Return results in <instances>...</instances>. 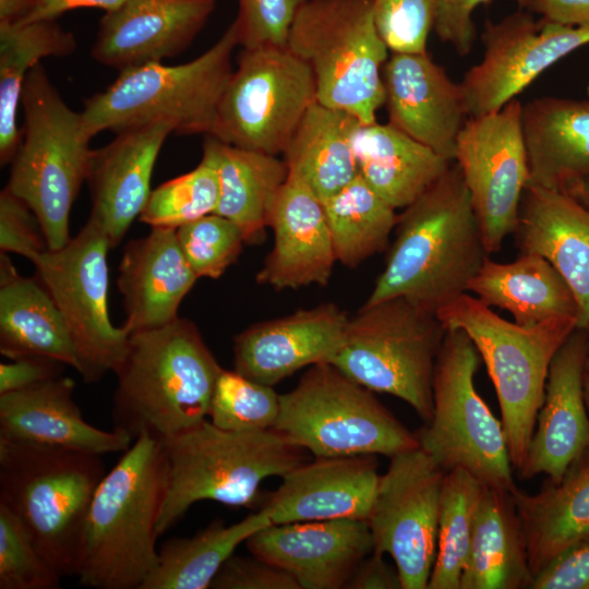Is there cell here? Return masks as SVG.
Here are the masks:
<instances>
[{
  "label": "cell",
  "instance_id": "1",
  "mask_svg": "<svg viewBox=\"0 0 589 589\" xmlns=\"http://www.w3.org/2000/svg\"><path fill=\"white\" fill-rule=\"evenodd\" d=\"M383 272L363 305L402 297L437 313L489 257L469 191L454 163L402 208Z\"/></svg>",
  "mask_w": 589,
  "mask_h": 589
},
{
  "label": "cell",
  "instance_id": "2",
  "mask_svg": "<svg viewBox=\"0 0 589 589\" xmlns=\"http://www.w3.org/2000/svg\"><path fill=\"white\" fill-rule=\"evenodd\" d=\"M220 370L190 320L131 333L113 371V430L163 442L199 424L208 418Z\"/></svg>",
  "mask_w": 589,
  "mask_h": 589
},
{
  "label": "cell",
  "instance_id": "3",
  "mask_svg": "<svg viewBox=\"0 0 589 589\" xmlns=\"http://www.w3.org/2000/svg\"><path fill=\"white\" fill-rule=\"evenodd\" d=\"M167 489L161 443L135 438L89 504L76 576L96 589H141L158 562L157 521Z\"/></svg>",
  "mask_w": 589,
  "mask_h": 589
},
{
  "label": "cell",
  "instance_id": "4",
  "mask_svg": "<svg viewBox=\"0 0 589 589\" xmlns=\"http://www.w3.org/2000/svg\"><path fill=\"white\" fill-rule=\"evenodd\" d=\"M105 473L99 455L0 438V504L62 578L76 576L85 519Z\"/></svg>",
  "mask_w": 589,
  "mask_h": 589
},
{
  "label": "cell",
  "instance_id": "5",
  "mask_svg": "<svg viewBox=\"0 0 589 589\" xmlns=\"http://www.w3.org/2000/svg\"><path fill=\"white\" fill-rule=\"evenodd\" d=\"M161 443L167 489L157 521L158 537L200 501L249 507L269 477H284L306 461L305 449L276 430H223L208 419Z\"/></svg>",
  "mask_w": 589,
  "mask_h": 589
},
{
  "label": "cell",
  "instance_id": "6",
  "mask_svg": "<svg viewBox=\"0 0 589 589\" xmlns=\"http://www.w3.org/2000/svg\"><path fill=\"white\" fill-rule=\"evenodd\" d=\"M22 141L5 188L35 214L48 250L70 240L73 203L86 181L93 149L82 112L72 110L40 63L28 72L21 97Z\"/></svg>",
  "mask_w": 589,
  "mask_h": 589
},
{
  "label": "cell",
  "instance_id": "7",
  "mask_svg": "<svg viewBox=\"0 0 589 589\" xmlns=\"http://www.w3.org/2000/svg\"><path fill=\"white\" fill-rule=\"evenodd\" d=\"M446 329H462L485 364L497 396L514 471L525 466L544 400L551 362L577 328L573 316L533 326L509 322L477 297L464 293L437 311Z\"/></svg>",
  "mask_w": 589,
  "mask_h": 589
},
{
  "label": "cell",
  "instance_id": "8",
  "mask_svg": "<svg viewBox=\"0 0 589 589\" xmlns=\"http://www.w3.org/2000/svg\"><path fill=\"white\" fill-rule=\"evenodd\" d=\"M239 45L235 22L195 59L176 65L152 62L121 71L81 111L95 136L147 122L167 120L180 135L213 131L217 110L233 73L231 55Z\"/></svg>",
  "mask_w": 589,
  "mask_h": 589
},
{
  "label": "cell",
  "instance_id": "9",
  "mask_svg": "<svg viewBox=\"0 0 589 589\" xmlns=\"http://www.w3.org/2000/svg\"><path fill=\"white\" fill-rule=\"evenodd\" d=\"M287 47L311 68L318 104L362 124L376 121L388 49L375 28L372 0H306Z\"/></svg>",
  "mask_w": 589,
  "mask_h": 589
},
{
  "label": "cell",
  "instance_id": "10",
  "mask_svg": "<svg viewBox=\"0 0 589 589\" xmlns=\"http://www.w3.org/2000/svg\"><path fill=\"white\" fill-rule=\"evenodd\" d=\"M446 328L436 313L402 298L362 305L332 363L374 393L393 395L429 422L434 368Z\"/></svg>",
  "mask_w": 589,
  "mask_h": 589
},
{
  "label": "cell",
  "instance_id": "11",
  "mask_svg": "<svg viewBox=\"0 0 589 589\" xmlns=\"http://www.w3.org/2000/svg\"><path fill=\"white\" fill-rule=\"evenodd\" d=\"M273 429L314 457L390 458L419 447L416 434L374 392L328 362L310 366L291 390L280 395Z\"/></svg>",
  "mask_w": 589,
  "mask_h": 589
},
{
  "label": "cell",
  "instance_id": "12",
  "mask_svg": "<svg viewBox=\"0 0 589 589\" xmlns=\"http://www.w3.org/2000/svg\"><path fill=\"white\" fill-rule=\"evenodd\" d=\"M480 361L462 329H446L433 374L432 416L414 434L419 447L445 471L461 468L512 494L518 488L502 421L474 385Z\"/></svg>",
  "mask_w": 589,
  "mask_h": 589
},
{
  "label": "cell",
  "instance_id": "13",
  "mask_svg": "<svg viewBox=\"0 0 589 589\" xmlns=\"http://www.w3.org/2000/svg\"><path fill=\"white\" fill-rule=\"evenodd\" d=\"M315 101L313 72L288 47L242 49L209 135L278 156Z\"/></svg>",
  "mask_w": 589,
  "mask_h": 589
},
{
  "label": "cell",
  "instance_id": "14",
  "mask_svg": "<svg viewBox=\"0 0 589 589\" xmlns=\"http://www.w3.org/2000/svg\"><path fill=\"white\" fill-rule=\"evenodd\" d=\"M111 249L105 231L87 220L70 242L33 263L36 278L56 302L81 360L85 383H96L122 360L130 332L112 325L108 310Z\"/></svg>",
  "mask_w": 589,
  "mask_h": 589
},
{
  "label": "cell",
  "instance_id": "15",
  "mask_svg": "<svg viewBox=\"0 0 589 589\" xmlns=\"http://www.w3.org/2000/svg\"><path fill=\"white\" fill-rule=\"evenodd\" d=\"M389 459L365 520L373 550L393 558L402 589H428L447 471L420 447Z\"/></svg>",
  "mask_w": 589,
  "mask_h": 589
},
{
  "label": "cell",
  "instance_id": "16",
  "mask_svg": "<svg viewBox=\"0 0 589 589\" xmlns=\"http://www.w3.org/2000/svg\"><path fill=\"white\" fill-rule=\"evenodd\" d=\"M522 104L513 99L498 110L469 117L454 161L469 191L489 254L515 233L529 166L521 127Z\"/></svg>",
  "mask_w": 589,
  "mask_h": 589
},
{
  "label": "cell",
  "instance_id": "17",
  "mask_svg": "<svg viewBox=\"0 0 589 589\" xmlns=\"http://www.w3.org/2000/svg\"><path fill=\"white\" fill-rule=\"evenodd\" d=\"M481 38L483 57L459 83L469 117L501 109L555 62L589 44V26L536 20L520 10L486 20Z\"/></svg>",
  "mask_w": 589,
  "mask_h": 589
},
{
  "label": "cell",
  "instance_id": "18",
  "mask_svg": "<svg viewBox=\"0 0 589 589\" xmlns=\"http://www.w3.org/2000/svg\"><path fill=\"white\" fill-rule=\"evenodd\" d=\"M249 552L290 574L301 589H341L373 551L365 520L269 524L245 540Z\"/></svg>",
  "mask_w": 589,
  "mask_h": 589
},
{
  "label": "cell",
  "instance_id": "19",
  "mask_svg": "<svg viewBox=\"0 0 589 589\" xmlns=\"http://www.w3.org/2000/svg\"><path fill=\"white\" fill-rule=\"evenodd\" d=\"M588 357L589 334L576 328L551 362L520 478L545 474L557 482L573 465L589 456V413L584 394Z\"/></svg>",
  "mask_w": 589,
  "mask_h": 589
},
{
  "label": "cell",
  "instance_id": "20",
  "mask_svg": "<svg viewBox=\"0 0 589 589\" xmlns=\"http://www.w3.org/2000/svg\"><path fill=\"white\" fill-rule=\"evenodd\" d=\"M175 124L158 120L117 132L101 148L93 149L86 182L92 208L88 220L117 247L143 212L156 159Z\"/></svg>",
  "mask_w": 589,
  "mask_h": 589
},
{
  "label": "cell",
  "instance_id": "21",
  "mask_svg": "<svg viewBox=\"0 0 589 589\" xmlns=\"http://www.w3.org/2000/svg\"><path fill=\"white\" fill-rule=\"evenodd\" d=\"M388 123L454 161L469 118L459 83L426 53H393L383 67Z\"/></svg>",
  "mask_w": 589,
  "mask_h": 589
},
{
  "label": "cell",
  "instance_id": "22",
  "mask_svg": "<svg viewBox=\"0 0 589 589\" xmlns=\"http://www.w3.org/2000/svg\"><path fill=\"white\" fill-rule=\"evenodd\" d=\"M349 318L329 302L252 324L233 339L235 370L274 386L305 366L329 362L344 342Z\"/></svg>",
  "mask_w": 589,
  "mask_h": 589
},
{
  "label": "cell",
  "instance_id": "23",
  "mask_svg": "<svg viewBox=\"0 0 589 589\" xmlns=\"http://www.w3.org/2000/svg\"><path fill=\"white\" fill-rule=\"evenodd\" d=\"M215 8L216 0H125L101 17L92 56L119 72L173 58Z\"/></svg>",
  "mask_w": 589,
  "mask_h": 589
},
{
  "label": "cell",
  "instance_id": "24",
  "mask_svg": "<svg viewBox=\"0 0 589 589\" xmlns=\"http://www.w3.org/2000/svg\"><path fill=\"white\" fill-rule=\"evenodd\" d=\"M380 476L375 455L315 457L281 477L262 508L272 524L366 520Z\"/></svg>",
  "mask_w": 589,
  "mask_h": 589
},
{
  "label": "cell",
  "instance_id": "25",
  "mask_svg": "<svg viewBox=\"0 0 589 589\" xmlns=\"http://www.w3.org/2000/svg\"><path fill=\"white\" fill-rule=\"evenodd\" d=\"M74 382L59 376L0 395V438L95 455L123 453L132 438L89 424L73 399Z\"/></svg>",
  "mask_w": 589,
  "mask_h": 589
},
{
  "label": "cell",
  "instance_id": "26",
  "mask_svg": "<svg viewBox=\"0 0 589 589\" xmlns=\"http://www.w3.org/2000/svg\"><path fill=\"white\" fill-rule=\"evenodd\" d=\"M515 233L521 253L546 259L577 303V328L589 334V208L567 192L527 185Z\"/></svg>",
  "mask_w": 589,
  "mask_h": 589
},
{
  "label": "cell",
  "instance_id": "27",
  "mask_svg": "<svg viewBox=\"0 0 589 589\" xmlns=\"http://www.w3.org/2000/svg\"><path fill=\"white\" fill-rule=\"evenodd\" d=\"M273 248L257 283L276 290L326 286L337 262L322 202L287 179L271 212Z\"/></svg>",
  "mask_w": 589,
  "mask_h": 589
},
{
  "label": "cell",
  "instance_id": "28",
  "mask_svg": "<svg viewBox=\"0 0 589 589\" xmlns=\"http://www.w3.org/2000/svg\"><path fill=\"white\" fill-rule=\"evenodd\" d=\"M173 228H152L124 248L117 285L130 333L177 320L179 306L199 279L184 257Z\"/></svg>",
  "mask_w": 589,
  "mask_h": 589
},
{
  "label": "cell",
  "instance_id": "29",
  "mask_svg": "<svg viewBox=\"0 0 589 589\" xmlns=\"http://www.w3.org/2000/svg\"><path fill=\"white\" fill-rule=\"evenodd\" d=\"M528 185L565 192L589 178V99L541 97L522 105Z\"/></svg>",
  "mask_w": 589,
  "mask_h": 589
},
{
  "label": "cell",
  "instance_id": "30",
  "mask_svg": "<svg viewBox=\"0 0 589 589\" xmlns=\"http://www.w3.org/2000/svg\"><path fill=\"white\" fill-rule=\"evenodd\" d=\"M0 352L9 359L38 356L81 372V360L65 322L49 292L21 276L0 253Z\"/></svg>",
  "mask_w": 589,
  "mask_h": 589
},
{
  "label": "cell",
  "instance_id": "31",
  "mask_svg": "<svg viewBox=\"0 0 589 589\" xmlns=\"http://www.w3.org/2000/svg\"><path fill=\"white\" fill-rule=\"evenodd\" d=\"M525 532L529 563L536 576L552 561L589 539V456L564 477L541 490L512 493Z\"/></svg>",
  "mask_w": 589,
  "mask_h": 589
},
{
  "label": "cell",
  "instance_id": "32",
  "mask_svg": "<svg viewBox=\"0 0 589 589\" xmlns=\"http://www.w3.org/2000/svg\"><path fill=\"white\" fill-rule=\"evenodd\" d=\"M352 146L359 176L395 209L412 203L452 165L390 123H360Z\"/></svg>",
  "mask_w": 589,
  "mask_h": 589
},
{
  "label": "cell",
  "instance_id": "33",
  "mask_svg": "<svg viewBox=\"0 0 589 589\" xmlns=\"http://www.w3.org/2000/svg\"><path fill=\"white\" fill-rule=\"evenodd\" d=\"M203 154L214 163L219 181L214 211L242 231L245 243L260 242L273 205L288 179L284 159L240 148L206 135Z\"/></svg>",
  "mask_w": 589,
  "mask_h": 589
},
{
  "label": "cell",
  "instance_id": "34",
  "mask_svg": "<svg viewBox=\"0 0 589 589\" xmlns=\"http://www.w3.org/2000/svg\"><path fill=\"white\" fill-rule=\"evenodd\" d=\"M533 579L525 532L512 494L486 486L460 589H531Z\"/></svg>",
  "mask_w": 589,
  "mask_h": 589
},
{
  "label": "cell",
  "instance_id": "35",
  "mask_svg": "<svg viewBox=\"0 0 589 589\" xmlns=\"http://www.w3.org/2000/svg\"><path fill=\"white\" fill-rule=\"evenodd\" d=\"M468 292L490 308L509 312L518 325L533 326L560 316L577 320V303L567 284L537 253H521L510 263L488 257L470 281Z\"/></svg>",
  "mask_w": 589,
  "mask_h": 589
},
{
  "label": "cell",
  "instance_id": "36",
  "mask_svg": "<svg viewBox=\"0 0 589 589\" xmlns=\"http://www.w3.org/2000/svg\"><path fill=\"white\" fill-rule=\"evenodd\" d=\"M359 124L349 112L315 101L284 153L288 179L321 202L341 190L359 175L352 146Z\"/></svg>",
  "mask_w": 589,
  "mask_h": 589
},
{
  "label": "cell",
  "instance_id": "37",
  "mask_svg": "<svg viewBox=\"0 0 589 589\" xmlns=\"http://www.w3.org/2000/svg\"><path fill=\"white\" fill-rule=\"evenodd\" d=\"M55 21L27 24L0 22L1 165L12 161L22 141L16 118L28 72L44 58L64 57L76 48L73 34Z\"/></svg>",
  "mask_w": 589,
  "mask_h": 589
},
{
  "label": "cell",
  "instance_id": "38",
  "mask_svg": "<svg viewBox=\"0 0 589 589\" xmlns=\"http://www.w3.org/2000/svg\"><path fill=\"white\" fill-rule=\"evenodd\" d=\"M269 524L268 513L261 508L229 526L215 520L191 537L167 540L158 549L157 565L141 589L211 588L237 546Z\"/></svg>",
  "mask_w": 589,
  "mask_h": 589
},
{
  "label": "cell",
  "instance_id": "39",
  "mask_svg": "<svg viewBox=\"0 0 589 589\" xmlns=\"http://www.w3.org/2000/svg\"><path fill=\"white\" fill-rule=\"evenodd\" d=\"M322 204L337 262L354 268L387 249L398 215L359 175Z\"/></svg>",
  "mask_w": 589,
  "mask_h": 589
},
{
  "label": "cell",
  "instance_id": "40",
  "mask_svg": "<svg viewBox=\"0 0 589 589\" xmlns=\"http://www.w3.org/2000/svg\"><path fill=\"white\" fill-rule=\"evenodd\" d=\"M485 488L461 468L446 472L440 500L436 556L428 589H460V577Z\"/></svg>",
  "mask_w": 589,
  "mask_h": 589
},
{
  "label": "cell",
  "instance_id": "41",
  "mask_svg": "<svg viewBox=\"0 0 589 589\" xmlns=\"http://www.w3.org/2000/svg\"><path fill=\"white\" fill-rule=\"evenodd\" d=\"M219 196L217 169L204 155L191 171L152 190L140 220L151 228H173L214 213Z\"/></svg>",
  "mask_w": 589,
  "mask_h": 589
},
{
  "label": "cell",
  "instance_id": "42",
  "mask_svg": "<svg viewBox=\"0 0 589 589\" xmlns=\"http://www.w3.org/2000/svg\"><path fill=\"white\" fill-rule=\"evenodd\" d=\"M280 408V395L273 386L253 381L236 370L221 368L213 392L208 420L237 432L273 429Z\"/></svg>",
  "mask_w": 589,
  "mask_h": 589
},
{
  "label": "cell",
  "instance_id": "43",
  "mask_svg": "<svg viewBox=\"0 0 589 589\" xmlns=\"http://www.w3.org/2000/svg\"><path fill=\"white\" fill-rule=\"evenodd\" d=\"M181 251L199 278H219L242 252L241 229L215 213L176 230Z\"/></svg>",
  "mask_w": 589,
  "mask_h": 589
},
{
  "label": "cell",
  "instance_id": "44",
  "mask_svg": "<svg viewBox=\"0 0 589 589\" xmlns=\"http://www.w3.org/2000/svg\"><path fill=\"white\" fill-rule=\"evenodd\" d=\"M61 579L21 520L0 504V589H59Z\"/></svg>",
  "mask_w": 589,
  "mask_h": 589
},
{
  "label": "cell",
  "instance_id": "45",
  "mask_svg": "<svg viewBox=\"0 0 589 589\" xmlns=\"http://www.w3.org/2000/svg\"><path fill=\"white\" fill-rule=\"evenodd\" d=\"M374 25L393 53H426L436 0H372Z\"/></svg>",
  "mask_w": 589,
  "mask_h": 589
},
{
  "label": "cell",
  "instance_id": "46",
  "mask_svg": "<svg viewBox=\"0 0 589 589\" xmlns=\"http://www.w3.org/2000/svg\"><path fill=\"white\" fill-rule=\"evenodd\" d=\"M306 0H239L233 21L243 49L287 47L293 21Z\"/></svg>",
  "mask_w": 589,
  "mask_h": 589
},
{
  "label": "cell",
  "instance_id": "47",
  "mask_svg": "<svg viewBox=\"0 0 589 589\" xmlns=\"http://www.w3.org/2000/svg\"><path fill=\"white\" fill-rule=\"evenodd\" d=\"M0 250L22 255L32 263L48 250L37 217L7 188L0 193Z\"/></svg>",
  "mask_w": 589,
  "mask_h": 589
},
{
  "label": "cell",
  "instance_id": "48",
  "mask_svg": "<svg viewBox=\"0 0 589 589\" xmlns=\"http://www.w3.org/2000/svg\"><path fill=\"white\" fill-rule=\"evenodd\" d=\"M213 589H301L284 569L251 554L231 555L214 577Z\"/></svg>",
  "mask_w": 589,
  "mask_h": 589
},
{
  "label": "cell",
  "instance_id": "49",
  "mask_svg": "<svg viewBox=\"0 0 589 589\" xmlns=\"http://www.w3.org/2000/svg\"><path fill=\"white\" fill-rule=\"evenodd\" d=\"M490 0H436L433 29L441 41L449 44L461 57L473 48L476 26L473 12Z\"/></svg>",
  "mask_w": 589,
  "mask_h": 589
},
{
  "label": "cell",
  "instance_id": "50",
  "mask_svg": "<svg viewBox=\"0 0 589 589\" xmlns=\"http://www.w3.org/2000/svg\"><path fill=\"white\" fill-rule=\"evenodd\" d=\"M531 589H589V539L562 553L539 572Z\"/></svg>",
  "mask_w": 589,
  "mask_h": 589
},
{
  "label": "cell",
  "instance_id": "51",
  "mask_svg": "<svg viewBox=\"0 0 589 589\" xmlns=\"http://www.w3.org/2000/svg\"><path fill=\"white\" fill-rule=\"evenodd\" d=\"M62 362L38 356H24L0 363V395L26 389L59 377Z\"/></svg>",
  "mask_w": 589,
  "mask_h": 589
},
{
  "label": "cell",
  "instance_id": "52",
  "mask_svg": "<svg viewBox=\"0 0 589 589\" xmlns=\"http://www.w3.org/2000/svg\"><path fill=\"white\" fill-rule=\"evenodd\" d=\"M385 554L372 551L357 566L347 589H402L396 566L389 565Z\"/></svg>",
  "mask_w": 589,
  "mask_h": 589
},
{
  "label": "cell",
  "instance_id": "53",
  "mask_svg": "<svg viewBox=\"0 0 589 589\" xmlns=\"http://www.w3.org/2000/svg\"><path fill=\"white\" fill-rule=\"evenodd\" d=\"M526 11L546 22L589 26V0H518Z\"/></svg>",
  "mask_w": 589,
  "mask_h": 589
},
{
  "label": "cell",
  "instance_id": "54",
  "mask_svg": "<svg viewBox=\"0 0 589 589\" xmlns=\"http://www.w3.org/2000/svg\"><path fill=\"white\" fill-rule=\"evenodd\" d=\"M125 0H34L27 13L14 24L55 21L65 12L80 8H97L106 12L119 8Z\"/></svg>",
  "mask_w": 589,
  "mask_h": 589
},
{
  "label": "cell",
  "instance_id": "55",
  "mask_svg": "<svg viewBox=\"0 0 589 589\" xmlns=\"http://www.w3.org/2000/svg\"><path fill=\"white\" fill-rule=\"evenodd\" d=\"M34 0H0V22L16 23L31 9Z\"/></svg>",
  "mask_w": 589,
  "mask_h": 589
},
{
  "label": "cell",
  "instance_id": "56",
  "mask_svg": "<svg viewBox=\"0 0 589 589\" xmlns=\"http://www.w3.org/2000/svg\"><path fill=\"white\" fill-rule=\"evenodd\" d=\"M565 192L589 208V178L572 184Z\"/></svg>",
  "mask_w": 589,
  "mask_h": 589
},
{
  "label": "cell",
  "instance_id": "57",
  "mask_svg": "<svg viewBox=\"0 0 589 589\" xmlns=\"http://www.w3.org/2000/svg\"><path fill=\"white\" fill-rule=\"evenodd\" d=\"M584 394H585V401L587 406V410L589 413V372L586 371L585 378H584Z\"/></svg>",
  "mask_w": 589,
  "mask_h": 589
},
{
  "label": "cell",
  "instance_id": "58",
  "mask_svg": "<svg viewBox=\"0 0 589 589\" xmlns=\"http://www.w3.org/2000/svg\"><path fill=\"white\" fill-rule=\"evenodd\" d=\"M586 370L589 372V357H588V359H587Z\"/></svg>",
  "mask_w": 589,
  "mask_h": 589
},
{
  "label": "cell",
  "instance_id": "59",
  "mask_svg": "<svg viewBox=\"0 0 589 589\" xmlns=\"http://www.w3.org/2000/svg\"><path fill=\"white\" fill-rule=\"evenodd\" d=\"M588 94H589V86H588Z\"/></svg>",
  "mask_w": 589,
  "mask_h": 589
}]
</instances>
